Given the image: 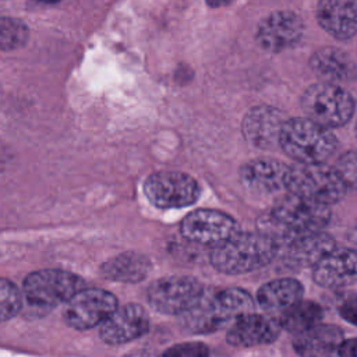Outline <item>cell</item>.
<instances>
[{
  "instance_id": "cell-1",
  "label": "cell",
  "mask_w": 357,
  "mask_h": 357,
  "mask_svg": "<svg viewBox=\"0 0 357 357\" xmlns=\"http://www.w3.org/2000/svg\"><path fill=\"white\" fill-rule=\"evenodd\" d=\"M254 311V300L243 289L202 291L197 301L180 318L185 329L192 333H211L222 329L238 317Z\"/></svg>"
},
{
  "instance_id": "cell-2",
  "label": "cell",
  "mask_w": 357,
  "mask_h": 357,
  "mask_svg": "<svg viewBox=\"0 0 357 357\" xmlns=\"http://www.w3.org/2000/svg\"><path fill=\"white\" fill-rule=\"evenodd\" d=\"M280 251V244L264 231L241 233L213 247L211 264L227 275L247 273L269 264Z\"/></svg>"
},
{
  "instance_id": "cell-3",
  "label": "cell",
  "mask_w": 357,
  "mask_h": 357,
  "mask_svg": "<svg viewBox=\"0 0 357 357\" xmlns=\"http://www.w3.org/2000/svg\"><path fill=\"white\" fill-rule=\"evenodd\" d=\"M279 145L283 152L300 163L325 162L337 148V139L326 128L308 117L287 119Z\"/></svg>"
},
{
  "instance_id": "cell-4",
  "label": "cell",
  "mask_w": 357,
  "mask_h": 357,
  "mask_svg": "<svg viewBox=\"0 0 357 357\" xmlns=\"http://www.w3.org/2000/svg\"><path fill=\"white\" fill-rule=\"evenodd\" d=\"M286 188L310 201L333 205L344 198L347 185L335 169L324 162L300 163L289 167Z\"/></svg>"
},
{
  "instance_id": "cell-5",
  "label": "cell",
  "mask_w": 357,
  "mask_h": 357,
  "mask_svg": "<svg viewBox=\"0 0 357 357\" xmlns=\"http://www.w3.org/2000/svg\"><path fill=\"white\" fill-rule=\"evenodd\" d=\"M301 109L305 117L326 128L346 126L356 110L353 96L337 84L317 82L301 95Z\"/></svg>"
},
{
  "instance_id": "cell-6",
  "label": "cell",
  "mask_w": 357,
  "mask_h": 357,
  "mask_svg": "<svg viewBox=\"0 0 357 357\" xmlns=\"http://www.w3.org/2000/svg\"><path fill=\"white\" fill-rule=\"evenodd\" d=\"M84 280L67 271L42 269L29 273L22 284V294L29 305L35 308H53L66 304L78 290Z\"/></svg>"
},
{
  "instance_id": "cell-7",
  "label": "cell",
  "mask_w": 357,
  "mask_h": 357,
  "mask_svg": "<svg viewBox=\"0 0 357 357\" xmlns=\"http://www.w3.org/2000/svg\"><path fill=\"white\" fill-rule=\"evenodd\" d=\"M144 194L156 208L177 209L195 204L201 188L194 177L183 172H156L145 180Z\"/></svg>"
},
{
  "instance_id": "cell-8",
  "label": "cell",
  "mask_w": 357,
  "mask_h": 357,
  "mask_svg": "<svg viewBox=\"0 0 357 357\" xmlns=\"http://www.w3.org/2000/svg\"><path fill=\"white\" fill-rule=\"evenodd\" d=\"M291 234H304L321 231L331 220V209L293 192H289L276 199L272 213Z\"/></svg>"
},
{
  "instance_id": "cell-9",
  "label": "cell",
  "mask_w": 357,
  "mask_h": 357,
  "mask_svg": "<svg viewBox=\"0 0 357 357\" xmlns=\"http://www.w3.org/2000/svg\"><path fill=\"white\" fill-rule=\"evenodd\" d=\"M201 283L184 275L160 278L151 283L146 291L151 307L162 314L181 315L202 294Z\"/></svg>"
},
{
  "instance_id": "cell-10",
  "label": "cell",
  "mask_w": 357,
  "mask_h": 357,
  "mask_svg": "<svg viewBox=\"0 0 357 357\" xmlns=\"http://www.w3.org/2000/svg\"><path fill=\"white\" fill-rule=\"evenodd\" d=\"M117 307V298L110 291L82 287L66 303L63 318L68 326L85 331L100 325Z\"/></svg>"
},
{
  "instance_id": "cell-11",
  "label": "cell",
  "mask_w": 357,
  "mask_h": 357,
  "mask_svg": "<svg viewBox=\"0 0 357 357\" xmlns=\"http://www.w3.org/2000/svg\"><path fill=\"white\" fill-rule=\"evenodd\" d=\"M180 231L192 243L216 247L234 236L238 231V225L222 211L195 209L181 220Z\"/></svg>"
},
{
  "instance_id": "cell-12",
  "label": "cell",
  "mask_w": 357,
  "mask_h": 357,
  "mask_svg": "<svg viewBox=\"0 0 357 357\" xmlns=\"http://www.w3.org/2000/svg\"><path fill=\"white\" fill-rule=\"evenodd\" d=\"M304 33V22L294 11H275L259 24L255 40L266 52L278 53L293 47Z\"/></svg>"
},
{
  "instance_id": "cell-13",
  "label": "cell",
  "mask_w": 357,
  "mask_h": 357,
  "mask_svg": "<svg viewBox=\"0 0 357 357\" xmlns=\"http://www.w3.org/2000/svg\"><path fill=\"white\" fill-rule=\"evenodd\" d=\"M99 335L107 344H123L148 332L149 318L139 304L117 307L100 325Z\"/></svg>"
},
{
  "instance_id": "cell-14",
  "label": "cell",
  "mask_w": 357,
  "mask_h": 357,
  "mask_svg": "<svg viewBox=\"0 0 357 357\" xmlns=\"http://www.w3.org/2000/svg\"><path fill=\"white\" fill-rule=\"evenodd\" d=\"M280 319L271 314L248 312L238 317L226 333L227 343L236 347H252L272 343L282 331Z\"/></svg>"
},
{
  "instance_id": "cell-15",
  "label": "cell",
  "mask_w": 357,
  "mask_h": 357,
  "mask_svg": "<svg viewBox=\"0 0 357 357\" xmlns=\"http://www.w3.org/2000/svg\"><path fill=\"white\" fill-rule=\"evenodd\" d=\"M287 117L276 107L255 106L243 119L244 138L255 148L268 149L279 145L280 132Z\"/></svg>"
},
{
  "instance_id": "cell-16",
  "label": "cell",
  "mask_w": 357,
  "mask_h": 357,
  "mask_svg": "<svg viewBox=\"0 0 357 357\" xmlns=\"http://www.w3.org/2000/svg\"><path fill=\"white\" fill-rule=\"evenodd\" d=\"M317 284L326 289H342L357 282V250L335 248L312 271Z\"/></svg>"
},
{
  "instance_id": "cell-17",
  "label": "cell",
  "mask_w": 357,
  "mask_h": 357,
  "mask_svg": "<svg viewBox=\"0 0 357 357\" xmlns=\"http://www.w3.org/2000/svg\"><path fill=\"white\" fill-rule=\"evenodd\" d=\"M317 21L336 40H349L357 33V0H318Z\"/></svg>"
},
{
  "instance_id": "cell-18",
  "label": "cell",
  "mask_w": 357,
  "mask_h": 357,
  "mask_svg": "<svg viewBox=\"0 0 357 357\" xmlns=\"http://www.w3.org/2000/svg\"><path fill=\"white\" fill-rule=\"evenodd\" d=\"M287 165L272 158H258L247 162L240 170V178L245 188L257 194L275 192L286 188Z\"/></svg>"
},
{
  "instance_id": "cell-19",
  "label": "cell",
  "mask_w": 357,
  "mask_h": 357,
  "mask_svg": "<svg viewBox=\"0 0 357 357\" xmlns=\"http://www.w3.org/2000/svg\"><path fill=\"white\" fill-rule=\"evenodd\" d=\"M335 248V238L324 230L293 234L283 247L284 258L290 265L312 268Z\"/></svg>"
},
{
  "instance_id": "cell-20",
  "label": "cell",
  "mask_w": 357,
  "mask_h": 357,
  "mask_svg": "<svg viewBox=\"0 0 357 357\" xmlns=\"http://www.w3.org/2000/svg\"><path fill=\"white\" fill-rule=\"evenodd\" d=\"M310 67L324 82L344 84L357 78V64L347 52L333 46L315 50L310 59Z\"/></svg>"
},
{
  "instance_id": "cell-21",
  "label": "cell",
  "mask_w": 357,
  "mask_h": 357,
  "mask_svg": "<svg viewBox=\"0 0 357 357\" xmlns=\"http://www.w3.org/2000/svg\"><path fill=\"white\" fill-rule=\"evenodd\" d=\"M343 340L339 326L319 322L294 335L293 347L300 357H335Z\"/></svg>"
},
{
  "instance_id": "cell-22",
  "label": "cell",
  "mask_w": 357,
  "mask_h": 357,
  "mask_svg": "<svg viewBox=\"0 0 357 357\" xmlns=\"http://www.w3.org/2000/svg\"><path fill=\"white\" fill-rule=\"evenodd\" d=\"M303 294L304 287L298 280L293 278H280L262 284L258 290L257 301L266 314L280 319L283 312L303 300Z\"/></svg>"
},
{
  "instance_id": "cell-23",
  "label": "cell",
  "mask_w": 357,
  "mask_h": 357,
  "mask_svg": "<svg viewBox=\"0 0 357 357\" xmlns=\"http://www.w3.org/2000/svg\"><path fill=\"white\" fill-rule=\"evenodd\" d=\"M152 264L144 254L128 251L107 259L100 266V275L113 282L137 283L144 280L151 272Z\"/></svg>"
},
{
  "instance_id": "cell-24",
  "label": "cell",
  "mask_w": 357,
  "mask_h": 357,
  "mask_svg": "<svg viewBox=\"0 0 357 357\" xmlns=\"http://www.w3.org/2000/svg\"><path fill=\"white\" fill-rule=\"evenodd\" d=\"M324 317L322 307L311 300H300L280 317L282 328L294 335L317 325Z\"/></svg>"
},
{
  "instance_id": "cell-25",
  "label": "cell",
  "mask_w": 357,
  "mask_h": 357,
  "mask_svg": "<svg viewBox=\"0 0 357 357\" xmlns=\"http://www.w3.org/2000/svg\"><path fill=\"white\" fill-rule=\"evenodd\" d=\"M29 31L26 25L15 18L3 17L0 20V47L1 50H14L26 43Z\"/></svg>"
},
{
  "instance_id": "cell-26",
  "label": "cell",
  "mask_w": 357,
  "mask_h": 357,
  "mask_svg": "<svg viewBox=\"0 0 357 357\" xmlns=\"http://www.w3.org/2000/svg\"><path fill=\"white\" fill-rule=\"evenodd\" d=\"M22 308V294L20 289L8 279L0 282V318L8 321L15 317Z\"/></svg>"
},
{
  "instance_id": "cell-27",
  "label": "cell",
  "mask_w": 357,
  "mask_h": 357,
  "mask_svg": "<svg viewBox=\"0 0 357 357\" xmlns=\"http://www.w3.org/2000/svg\"><path fill=\"white\" fill-rule=\"evenodd\" d=\"M335 169L346 183L347 188L357 191V151L342 153L335 163Z\"/></svg>"
},
{
  "instance_id": "cell-28",
  "label": "cell",
  "mask_w": 357,
  "mask_h": 357,
  "mask_svg": "<svg viewBox=\"0 0 357 357\" xmlns=\"http://www.w3.org/2000/svg\"><path fill=\"white\" fill-rule=\"evenodd\" d=\"M162 357H209V349L201 342H184L169 347Z\"/></svg>"
},
{
  "instance_id": "cell-29",
  "label": "cell",
  "mask_w": 357,
  "mask_h": 357,
  "mask_svg": "<svg viewBox=\"0 0 357 357\" xmlns=\"http://www.w3.org/2000/svg\"><path fill=\"white\" fill-rule=\"evenodd\" d=\"M339 314L346 322L357 326V294L346 297L339 304Z\"/></svg>"
},
{
  "instance_id": "cell-30",
  "label": "cell",
  "mask_w": 357,
  "mask_h": 357,
  "mask_svg": "<svg viewBox=\"0 0 357 357\" xmlns=\"http://www.w3.org/2000/svg\"><path fill=\"white\" fill-rule=\"evenodd\" d=\"M339 357H357V337L344 339L337 351Z\"/></svg>"
},
{
  "instance_id": "cell-31",
  "label": "cell",
  "mask_w": 357,
  "mask_h": 357,
  "mask_svg": "<svg viewBox=\"0 0 357 357\" xmlns=\"http://www.w3.org/2000/svg\"><path fill=\"white\" fill-rule=\"evenodd\" d=\"M124 357H159V356H156L155 353H152V351H149V350H142V349H139V350H134V351L126 354ZM160 357H162V356H160Z\"/></svg>"
},
{
  "instance_id": "cell-32",
  "label": "cell",
  "mask_w": 357,
  "mask_h": 357,
  "mask_svg": "<svg viewBox=\"0 0 357 357\" xmlns=\"http://www.w3.org/2000/svg\"><path fill=\"white\" fill-rule=\"evenodd\" d=\"M234 0H206V4L209 7L218 8V7H223V6H229L230 3H233Z\"/></svg>"
},
{
  "instance_id": "cell-33",
  "label": "cell",
  "mask_w": 357,
  "mask_h": 357,
  "mask_svg": "<svg viewBox=\"0 0 357 357\" xmlns=\"http://www.w3.org/2000/svg\"><path fill=\"white\" fill-rule=\"evenodd\" d=\"M351 238H353V241L354 243H357V225L353 227V230H351Z\"/></svg>"
},
{
  "instance_id": "cell-34",
  "label": "cell",
  "mask_w": 357,
  "mask_h": 357,
  "mask_svg": "<svg viewBox=\"0 0 357 357\" xmlns=\"http://www.w3.org/2000/svg\"><path fill=\"white\" fill-rule=\"evenodd\" d=\"M36 1H42V3H57L60 0H36Z\"/></svg>"
},
{
  "instance_id": "cell-35",
  "label": "cell",
  "mask_w": 357,
  "mask_h": 357,
  "mask_svg": "<svg viewBox=\"0 0 357 357\" xmlns=\"http://www.w3.org/2000/svg\"><path fill=\"white\" fill-rule=\"evenodd\" d=\"M354 131H356V135H357V121H356V127H354Z\"/></svg>"
}]
</instances>
